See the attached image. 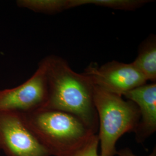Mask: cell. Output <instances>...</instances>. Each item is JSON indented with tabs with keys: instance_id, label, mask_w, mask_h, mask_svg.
I'll list each match as a JSON object with an SVG mask.
<instances>
[{
	"instance_id": "cell-11",
	"label": "cell",
	"mask_w": 156,
	"mask_h": 156,
	"mask_svg": "<svg viewBox=\"0 0 156 156\" xmlns=\"http://www.w3.org/2000/svg\"><path fill=\"white\" fill-rule=\"evenodd\" d=\"M99 144L97 134H94L82 146L67 156H101L98 151Z\"/></svg>"
},
{
	"instance_id": "cell-4",
	"label": "cell",
	"mask_w": 156,
	"mask_h": 156,
	"mask_svg": "<svg viewBox=\"0 0 156 156\" xmlns=\"http://www.w3.org/2000/svg\"><path fill=\"white\" fill-rule=\"evenodd\" d=\"M0 150L6 156H51L22 114L0 112Z\"/></svg>"
},
{
	"instance_id": "cell-7",
	"label": "cell",
	"mask_w": 156,
	"mask_h": 156,
	"mask_svg": "<svg viewBox=\"0 0 156 156\" xmlns=\"http://www.w3.org/2000/svg\"><path fill=\"white\" fill-rule=\"evenodd\" d=\"M127 100L138 106L140 120L134 131L137 143L142 144L156 131V83H146L125 93Z\"/></svg>"
},
{
	"instance_id": "cell-8",
	"label": "cell",
	"mask_w": 156,
	"mask_h": 156,
	"mask_svg": "<svg viewBox=\"0 0 156 156\" xmlns=\"http://www.w3.org/2000/svg\"><path fill=\"white\" fill-rule=\"evenodd\" d=\"M147 81H156V38L151 35L140 46L138 56L132 62Z\"/></svg>"
},
{
	"instance_id": "cell-12",
	"label": "cell",
	"mask_w": 156,
	"mask_h": 156,
	"mask_svg": "<svg viewBox=\"0 0 156 156\" xmlns=\"http://www.w3.org/2000/svg\"><path fill=\"white\" fill-rule=\"evenodd\" d=\"M116 156H139L135 155L131 149L128 147H125L117 151ZM156 156V147H154L151 153L147 156Z\"/></svg>"
},
{
	"instance_id": "cell-9",
	"label": "cell",
	"mask_w": 156,
	"mask_h": 156,
	"mask_svg": "<svg viewBox=\"0 0 156 156\" xmlns=\"http://www.w3.org/2000/svg\"><path fill=\"white\" fill-rule=\"evenodd\" d=\"M16 4L19 8L47 15L70 9V0H19Z\"/></svg>"
},
{
	"instance_id": "cell-10",
	"label": "cell",
	"mask_w": 156,
	"mask_h": 156,
	"mask_svg": "<svg viewBox=\"0 0 156 156\" xmlns=\"http://www.w3.org/2000/svg\"><path fill=\"white\" fill-rule=\"evenodd\" d=\"M149 0H70V9L92 5L116 10L134 11L149 2Z\"/></svg>"
},
{
	"instance_id": "cell-3",
	"label": "cell",
	"mask_w": 156,
	"mask_h": 156,
	"mask_svg": "<svg viewBox=\"0 0 156 156\" xmlns=\"http://www.w3.org/2000/svg\"><path fill=\"white\" fill-rule=\"evenodd\" d=\"M93 100L98 118L100 156H115L117 140L124 134L134 132L138 126V108L133 101L94 86Z\"/></svg>"
},
{
	"instance_id": "cell-5",
	"label": "cell",
	"mask_w": 156,
	"mask_h": 156,
	"mask_svg": "<svg viewBox=\"0 0 156 156\" xmlns=\"http://www.w3.org/2000/svg\"><path fill=\"white\" fill-rule=\"evenodd\" d=\"M48 98V80L44 60L31 77L18 86L0 90V112L26 114L42 109Z\"/></svg>"
},
{
	"instance_id": "cell-6",
	"label": "cell",
	"mask_w": 156,
	"mask_h": 156,
	"mask_svg": "<svg viewBox=\"0 0 156 156\" xmlns=\"http://www.w3.org/2000/svg\"><path fill=\"white\" fill-rule=\"evenodd\" d=\"M83 73L89 78L93 86L121 96L147 83L132 62L112 61L99 67L92 64Z\"/></svg>"
},
{
	"instance_id": "cell-2",
	"label": "cell",
	"mask_w": 156,
	"mask_h": 156,
	"mask_svg": "<svg viewBox=\"0 0 156 156\" xmlns=\"http://www.w3.org/2000/svg\"><path fill=\"white\" fill-rule=\"evenodd\" d=\"M22 115L51 156H68L95 134L78 117L65 112L39 109Z\"/></svg>"
},
{
	"instance_id": "cell-1",
	"label": "cell",
	"mask_w": 156,
	"mask_h": 156,
	"mask_svg": "<svg viewBox=\"0 0 156 156\" xmlns=\"http://www.w3.org/2000/svg\"><path fill=\"white\" fill-rule=\"evenodd\" d=\"M43 60L46 68L48 98L42 109L72 114L97 134L98 118L93 100L94 86L89 78L83 73L74 71L60 57L51 55Z\"/></svg>"
}]
</instances>
